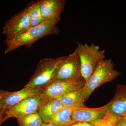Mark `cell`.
<instances>
[{
	"mask_svg": "<svg viewBox=\"0 0 126 126\" xmlns=\"http://www.w3.org/2000/svg\"><path fill=\"white\" fill-rule=\"evenodd\" d=\"M107 105L110 113L117 116L126 113V85H116L115 94Z\"/></svg>",
	"mask_w": 126,
	"mask_h": 126,
	"instance_id": "12",
	"label": "cell"
},
{
	"mask_svg": "<svg viewBox=\"0 0 126 126\" xmlns=\"http://www.w3.org/2000/svg\"><path fill=\"white\" fill-rule=\"evenodd\" d=\"M11 92H9V91H6V90H0V99L2 98V97H4L5 95L9 94Z\"/></svg>",
	"mask_w": 126,
	"mask_h": 126,
	"instance_id": "21",
	"label": "cell"
},
{
	"mask_svg": "<svg viewBox=\"0 0 126 126\" xmlns=\"http://www.w3.org/2000/svg\"><path fill=\"white\" fill-rule=\"evenodd\" d=\"M42 92L41 88L26 87L19 91L11 92L0 99V109L5 110L26 98L41 94Z\"/></svg>",
	"mask_w": 126,
	"mask_h": 126,
	"instance_id": "10",
	"label": "cell"
},
{
	"mask_svg": "<svg viewBox=\"0 0 126 126\" xmlns=\"http://www.w3.org/2000/svg\"><path fill=\"white\" fill-rule=\"evenodd\" d=\"M30 28L29 10L27 6L5 23L2 33L6 39L10 40L20 36Z\"/></svg>",
	"mask_w": 126,
	"mask_h": 126,
	"instance_id": "6",
	"label": "cell"
},
{
	"mask_svg": "<svg viewBox=\"0 0 126 126\" xmlns=\"http://www.w3.org/2000/svg\"><path fill=\"white\" fill-rule=\"evenodd\" d=\"M118 116L108 112L106 116L92 123L93 126H114Z\"/></svg>",
	"mask_w": 126,
	"mask_h": 126,
	"instance_id": "18",
	"label": "cell"
},
{
	"mask_svg": "<svg viewBox=\"0 0 126 126\" xmlns=\"http://www.w3.org/2000/svg\"><path fill=\"white\" fill-rule=\"evenodd\" d=\"M115 65L111 59L103 60L99 63L85 84L83 94L84 102L88 100L95 89L121 75V73L114 69Z\"/></svg>",
	"mask_w": 126,
	"mask_h": 126,
	"instance_id": "2",
	"label": "cell"
},
{
	"mask_svg": "<svg viewBox=\"0 0 126 126\" xmlns=\"http://www.w3.org/2000/svg\"><path fill=\"white\" fill-rule=\"evenodd\" d=\"M63 107L61 102L58 99H46L38 111L43 122L49 123L52 118Z\"/></svg>",
	"mask_w": 126,
	"mask_h": 126,
	"instance_id": "13",
	"label": "cell"
},
{
	"mask_svg": "<svg viewBox=\"0 0 126 126\" xmlns=\"http://www.w3.org/2000/svg\"><path fill=\"white\" fill-rule=\"evenodd\" d=\"M108 112L107 104L97 108L85 107L75 109L72 115V123L76 122L92 123L105 116Z\"/></svg>",
	"mask_w": 126,
	"mask_h": 126,
	"instance_id": "9",
	"label": "cell"
},
{
	"mask_svg": "<svg viewBox=\"0 0 126 126\" xmlns=\"http://www.w3.org/2000/svg\"><path fill=\"white\" fill-rule=\"evenodd\" d=\"M77 49L81 64V74L86 82L90 78L99 63L104 59L105 51L94 44L89 45L78 42Z\"/></svg>",
	"mask_w": 126,
	"mask_h": 126,
	"instance_id": "3",
	"label": "cell"
},
{
	"mask_svg": "<svg viewBox=\"0 0 126 126\" xmlns=\"http://www.w3.org/2000/svg\"><path fill=\"white\" fill-rule=\"evenodd\" d=\"M41 126H57L56 125H55L54 124H52V123H45L43 122V124H42Z\"/></svg>",
	"mask_w": 126,
	"mask_h": 126,
	"instance_id": "24",
	"label": "cell"
},
{
	"mask_svg": "<svg viewBox=\"0 0 126 126\" xmlns=\"http://www.w3.org/2000/svg\"><path fill=\"white\" fill-rule=\"evenodd\" d=\"M82 126H93L92 123L82 122Z\"/></svg>",
	"mask_w": 126,
	"mask_h": 126,
	"instance_id": "23",
	"label": "cell"
},
{
	"mask_svg": "<svg viewBox=\"0 0 126 126\" xmlns=\"http://www.w3.org/2000/svg\"><path fill=\"white\" fill-rule=\"evenodd\" d=\"M81 78L83 77L80 60L78 52L75 49L72 53L66 56L65 59L59 66L53 79L65 80Z\"/></svg>",
	"mask_w": 126,
	"mask_h": 126,
	"instance_id": "8",
	"label": "cell"
},
{
	"mask_svg": "<svg viewBox=\"0 0 126 126\" xmlns=\"http://www.w3.org/2000/svg\"><path fill=\"white\" fill-rule=\"evenodd\" d=\"M45 100L40 94L26 98L5 110V120L12 117L17 119L25 115L38 112L41 106Z\"/></svg>",
	"mask_w": 126,
	"mask_h": 126,
	"instance_id": "7",
	"label": "cell"
},
{
	"mask_svg": "<svg viewBox=\"0 0 126 126\" xmlns=\"http://www.w3.org/2000/svg\"><path fill=\"white\" fill-rule=\"evenodd\" d=\"M82 122H76L70 124L69 126H82Z\"/></svg>",
	"mask_w": 126,
	"mask_h": 126,
	"instance_id": "22",
	"label": "cell"
},
{
	"mask_svg": "<svg viewBox=\"0 0 126 126\" xmlns=\"http://www.w3.org/2000/svg\"><path fill=\"white\" fill-rule=\"evenodd\" d=\"M27 6L29 10L30 28L36 27L45 22L41 11L40 0L30 2Z\"/></svg>",
	"mask_w": 126,
	"mask_h": 126,
	"instance_id": "16",
	"label": "cell"
},
{
	"mask_svg": "<svg viewBox=\"0 0 126 126\" xmlns=\"http://www.w3.org/2000/svg\"><path fill=\"white\" fill-rule=\"evenodd\" d=\"M119 116L121 117L126 122V113L123 114V115H121V116Z\"/></svg>",
	"mask_w": 126,
	"mask_h": 126,
	"instance_id": "25",
	"label": "cell"
},
{
	"mask_svg": "<svg viewBox=\"0 0 126 126\" xmlns=\"http://www.w3.org/2000/svg\"><path fill=\"white\" fill-rule=\"evenodd\" d=\"M40 2L44 22H59L61 12L65 5L64 0H41Z\"/></svg>",
	"mask_w": 126,
	"mask_h": 126,
	"instance_id": "11",
	"label": "cell"
},
{
	"mask_svg": "<svg viewBox=\"0 0 126 126\" xmlns=\"http://www.w3.org/2000/svg\"><path fill=\"white\" fill-rule=\"evenodd\" d=\"M114 126H126V122L121 117L118 116L117 121Z\"/></svg>",
	"mask_w": 126,
	"mask_h": 126,
	"instance_id": "19",
	"label": "cell"
},
{
	"mask_svg": "<svg viewBox=\"0 0 126 126\" xmlns=\"http://www.w3.org/2000/svg\"><path fill=\"white\" fill-rule=\"evenodd\" d=\"M84 87L57 99L60 100L63 107H81L85 106L83 99Z\"/></svg>",
	"mask_w": 126,
	"mask_h": 126,
	"instance_id": "15",
	"label": "cell"
},
{
	"mask_svg": "<svg viewBox=\"0 0 126 126\" xmlns=\"http://www.w3.org/2000/svg\"><path fill=\"white\" fill-rule=\"evenodd\" d=\"M65 57L61 56L55 59L46 58L41 59L25 87L41 88L52 81L57 68Z\"/></svg>",
	"mask_w": 126,
	"mask_h": 126,
	"instance_id": "4",
	"label": "cell"
},
{
	"mask_svg": "<svg viewBox=\"0 0 126 126\" xmlns=\"http://www.w3.org/2000/svg\"><path fill=\"white\" fill-rule=\"evenodd\" d=\"M77 107H63L52 118L50 123L57 126H69L72 123V115Z\"/></svg>",
	"mask_w": 126,
	"mask_h": 126,
	"instance_id": "14",
	"label": "cell"
},
{
	"mask_svg": "<svg viewBox=\"0 0 126 126\" xmlns=\"http://www.w3.org/2000/svg\"><path fill=\"white\" fill-rule=\"evenodd\" d=\"M86 82L83 78L65 80L53 79L41 88V94L46 99H57L83 87Z\"/></svg>",
	"mask_w": 126,
	"mask_h": 126,
	"instance_id": "5",
	"label": "cell"
},
{
	"mask_svg": "<svg viewBox=\"0 0 126 126\" xmlns=\"http://www.w3.org/2000/svg\"><path fill=\"white\" fill-rule=\"evenodd\" d=\"M57 23L54 22H45L39 25L30 28L20 36L10 40H5L6 48L5 54L9 53L19 47L25 46L30 47L36 41L44 36L59 33Z\"/></svg>",
	"mask_w": 126,
	"mask_h": 126,
	"instance_id": "1",
	"label": "cell"
},
{
	"mask_svg": "<svg viewBox=\"0 0 126 126\" xmlns=\"http://www.w3.org/2000/svg\"><path fill=\"white\" fill-rule=\"evenodd\" d=\"M5 109H0V125L5 121L4 112Z\"/></svg>",
	"mask_w": 126,
	"mask_h": 126,
	"instance_id": "20",
	"label": "cell"
},
{
	"mask_svg": "<svg viewBox=\"0 0 126 126\" xmlns=\"http://www.w3.org/2000/svg\"><path fill=\"white\" fill-rule=\"evenodd\" d=\"M19 126H41L43 121L38 112L17 118Z\"/></svg>",
	"mask_w": 126,
	"mask_h": 126,
	"instance_id": "17",
	"label": "cell"
}]
</instances>
